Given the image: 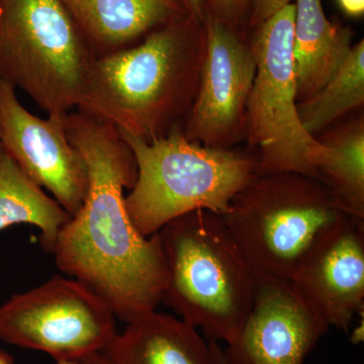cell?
<instances>
[{
    "label": "cell",
    "mask_w": 364,
    "mask_h": 364,
    "mask_svg": "<svg viewBox=\"0 0 364 364\" xmlns=\"http://www.w3.org/2000/svg\"><path fill=\"white\" fill-rule=\"evenodd\" d=\"M65 128L85 163L88 189L53 254L62 272L128 324L156 310L168 279L159 234L139 233L124 205V191L133 188L138 173L135 157L112 124L77 111L66 114Z\"/></svg>",
    "instance_id": "6da1fadb"
},
{
    "label": "cell",
    "mask_w": 364,
    "mask_h": 364,
    "mask_svg": "<svg viewBox=\"0 0 364 364\" xmlns=\"http://www.w3.org/2000/svg\"><path fill=\"white\" fill-rule=\"evenodd\" d=\"M173 21L142 42L97 57L77 111L146 141L176 130L195 100L205 39Z\"/></svg>",
    "instance_id": "7a4b0ae2"
},
{
    "label": "cell",
    "mask_w": 364,
    "mask_h": 364,
    "mask_svg": "<svg viewBox=\"0 0 364 364\" xmlns=\"http://www.w3.org/2000/svg\"><path fill=\"white\" fill-rule=\"evenodd\" d=\"M158 234L168 273L162 303L208 341L229 343L252 309L257 279L221 215L196 210Z\"/></svg>",
    "instance_id": "3957f363"
},
{
    "label": "cell",
    "mask_w": 364,
    "mask_h": 364,
    "mask_svg": "<svg viewBox=\"0 0 364 364\" xmlns=\"http://www.w3.org/2000/svg\"><path fill=\"white\" fill-rule=\"evenodd\" d=\"M221 217L256 279L284 284L352 218L322 182L298 173L256 174Z\"/></svg>",
    "instance_id": "277c9868"
},
{
    "label": "cell",
    "mask_w": 364,
    "mask_h": 364,
    "mask_svg": "<svg viewBox=\"0 0 364 364\" xmlns=\"http://www.w3.org/2000/svg\"><path fill=\"white\" fill-rule=\"evenodd\" d=\"M119 133L138 170L124 205L144 237L196 210L226 214L237 193L257 174L253 158L193 142L178 129L150 141Z\"/></svg>",
    "instance_id": "5b68a950"
},
{
    "label": "cell",
    "mask_w": 364,
    "mask_h": 364,
    "mask_svg": "<svg viewBox=\"0 0 364 364\" xmlns=\"http://www.w3.org/2000/svg\"><path fill=\"white\" fill-rule=\"evenodd\" d=\"M95 58L63 0H0V77L48 116L77 109Z\"/></svg>",
    "instance_id": "8992f818"
},
{
    "label": "cell",
    "mask_w": 364,
    "mask_h": 364,
    "mask_svg": "<svg viewBox=\"0 0 364 364\" xmlns=\"http://www.w3.org/2000/svg\"><path fill=\"white\" fill-rule=\"evenodd\" d=\"M294 4L263 21L254 38L256 71L246 107L249 143L259 150L258 174L315 177L325 145L304 128L298 112L293 42Z\"/></svg>",
    "instance_id": "52a82bcc"
},
{
    "label": "cell",
    "mask_w": 364,
    "mask_h": 364,
    "mask_svg": "<svg viewBox=\"0 0 364 364\" xmlns=\"http://www.w3.org/2000/svg\"><path fill=\"white\" fill-rule=\"evenodd\" d=\"M116 318L85 284L55 277L0 306V339L75 364L104 350L117 334Z\"/></svg>",
    "instance_id": "ba28073f"
},
{
    "label": "cell",
    "mask_w": 364,
    "mask_h": 364,
    "mask_svg": "<svg viewBox=\"0 0 364 364\" xmlns=\"http://www.w3.org/2000/svg\"><path fill=\"white\" fill-rule=\"evenodd\" d=\"M255 58L229 23L208 18L200 82L184 135L208 147L228 149L245 124Z\"/></svg>",
    "instance_id": "9c48e42d"
},
{
    "label": "cell",
    "mask_w": 364,
    "mask_h": 364,
    "mask_svg": "<svg viewBox=\"0 0 364 364\" xmlns=\"http://www.w3.org/2000/svg\"><path fill=\"white\" fill-rule=\"evenodd\" d=\"M65 117L33 116L16 97V87L0 77V144L73 217L85 203L88 174L67 136Z\"/></svg>",
    "instance_id": "30bf717a"
},
{
    "label": "cell",
    "mask_w": 364,
    "mask_h": 364,
    "mask_svg": "<svg viewBox=\"0 0 364 364\" xmlns=\"http://www.w3.org/2000/svg\"><path fill=\"white\" fill-rule=\"evenodd\" d=\"M330 327L284 282L257 279L240 331L224 352L227 364H306Z\"/></svg>",
    "instance_id": "8fae6325"
},
{
    "label": "cell",
    "mask_w": 364,
    "mask_h": 364,
    "mask_svg": "<svg viewBox=\"0 0 364 364\" xmlns=\"http://www.w3.org/2000/svg\"><path fill=\"white\" fill-rule=\"evenodd\" d=\"M330 328L350 329L364 306V221L351 218L322 239L289 282Z\"/></svg>",
    "instance_id": "7c38bea8"
},
{
    "label": "cell",
    "mask_w": 364,
    "mask_h": 364,
    "mask_svg": "<svg viewBox=\"0 0 364 364\" xmlns=\"http://www.w3.org/2000/svg\"><path fill=\"white\" fill-rule=\"evenodd\" d=\"M95 57L134 46L176 21L178 0H63Z\"/></svg>",
    "instance_id": "4fadbf2b"
},
{
    "label": "cell",
    "mask_w": 364,
    "mask_h": 364,
    "mask_svg": "<svg viewBox=\"0 0 364 364\" xmlns=\"http://www.w3.org/2000/svg\"><path fill=\"white\" fill-rule=\"evenodd\" d=\"M102 352L112 364H214L196 328L156 310L128 323Z\"/></svg>",
    "instance_id": "5bb4252c"
},
{
    "label": "cell",
    "mask_w": 364,
    "mask_h": 364,
    "mask_svg": "<svg viewBox=\"0 0 364 364\" xmlns=\"http://www.w3.org/2000/svg\"><path fill=\"white\" fill-rule=\"evenodd\" d=\"M293 54L298 100L312 97L350 54L352 33L326 18L321 0H296Z\"/></svg>",
    "instance_id": "9a60e30c"
},
{
    "label": "cell",
    "mask_w": 364,
    "mask_h": 364,
    "mask_svg": "<svg viewBox=\"0 0 364 364\" xmlns=\"http://www.w3.org/2000/svg\"><path fill=\"white\" fill-rule=\"evenodd\" d=\"M71 218L0 144V232L16 224L33 225L39 228L42 248L54 253L60 231Z\"/></svg>",
    "instance_id": "2e32d148"
},
{
    "label": "cell",
    "mask_w": 364,
    "mask_h": 364,
    "mask_svg": "<svg viewBox=\"0 0 364 364\" xmlns=\"http://www.w3.org/2000/svg\"><path fill=\"white\" fill-rule=\"evenodd\" d=\"M325 150L315 178L331 191L352 218L364 221V130L363 123L322 142Z\"/></svg>",
    "instance_id": "e0dca14e"
},
{
    "label": "cell",
    "mask_w": 364,
    "mask_h": 364,
    "mask_svg": "<svg viewBox=\"0 0 364 364\" xmlns=\"http://www.w3.org/2000/svg\"><path fill=\"white\" fill-rule=\"evenodd\" d=\"M363 102L364 42L360 41L352 47L331 80L312 97L299 102V117L306 131L314 136Z\"/></svg>",
    "instance_id": "ac0fdd59"
},
{
    "label": "cell",
    "mask_w": 364,
    "mask_h": 364,
    "mask_svg": "<svg viewBox=\"0 0 364 364\" xmlns=\"http://www.w3.org/2000/svg\"><path fill=\"white\" fill-rule=\"evenodd\" d=\"M249 2L250 0H208L214 18L226 23L241 16Z\"/></svg>",
    "instance_id": "d6986e66"
},
{
    "label": "cell",
    "mask_w": 364,
    "mask_h": 364,
    "mask_svg": "<svg viewBox=\"0 0 364 364\" xmlns=\"http://www.w3.org/2000/svg\"><path fill=\"white\" fill-rule=\"evenodd\" d=\"M289 4L291 0H253V21L261 25Z\"/></svg>",
    "instance_id": "ffe728a7"
},
{
    "label": "cell",
    "mask_w": 364,
    "mask_h": 364,
    "mask_svg": "<svg viewBox=\"0 0 364 364\" xmlns=\"http://www.w3.org/2000/svg\"><path fill=\"white\" fill-rule=\"evenodd\" d=\"M183 9L189 14L191 18L198 21L205 20V0H178Z\"/></svg>",
    "instance_id": "44dd1931"
},
{
    "label": "cell",
    "mask_w": 364,
    "mask_h": 364,
    "mask_svg": "<svg viewBox=\"0 0 364 364\" xmlns=\"http://www.w3.org/2000/svg\"><path fill=\"white\" fill-rule=\"evenodd\" d=\"M338 2L349 16H358L364 13V0H338Z\"/></svg>",
    "instance_id": "7402d4cb"
},
{
    "label": "cell",
    "mask_w": 364,
    "mask_h": 364,
    "mask_svg": "<svg viewBox=\"0 0 364 364\" xmlns=\"http://www.w3.org/2000/svg\"><path fill=\"white\" fill-rule=\"evenodd\" d=\"M75 364H112L111 361L107 359L102 352H97V353L90 354L86 358L80 359Z\"/></svg>",
    "instance_id": "603a6c76"
},
{
    "label": "cell",
    "mask_w": 364,
    "mask_h": 364,
    "mask_svg": "<svg viewBox=\"0 0 364 364\" xmlns=\"http://www.w3.org/2000/svg\"><path fill=\"white\" fill-rule=\"evenodd\" d=\"M208 343H210V350H212L214 364H227L224 358V352L219 343L215 341H208Z\"/></svg>",
    "instance_id": "cb8c5ba5"
},
{
    "label": "cell",
    "mask_w": 364,
    "mask_h": 364,
    "mask_svg": "<svg viewBox=\"0 0 364 364\" xmlns=\"http://www.w3.org/2000/svg\"><path fill=\"white\" fill-rule=\"evenodd\" d=\"M0 364H14V358H13V355H11L9 352L4 351V349L1 348H0Z\"/></svg>",
    "instance_id": "d4e9b609"
}]
</instances>
